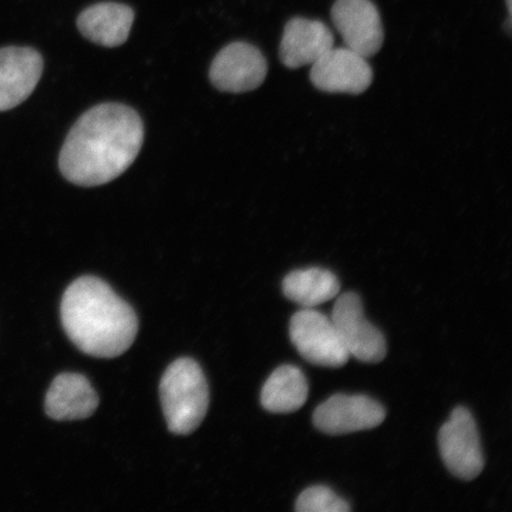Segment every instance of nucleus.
<instances>
[{
	"mask_svg": "<svg viewBox=\"0 0 512 512\" xmlns=\"http://www.w3.org/2000/svg\"><path fill=\"white\" fill-rule=\"evenodd\" d=\"M138 113L120 104L93 107L76 121L61 150L60 170L70 183L98 187L130 168L142 149Z\"/></svg>",
	"mask_w": 512,
	"mask_h": 512,
	"instance_id": "nucleus-1",
	"label": "nucleus"
},
{
	"mask_svg": "<svg viewBox=\"0 0 512 512\" xmlns=\"http://www.w3.org/2000/svg\"><path fill=\"white\" fill-rule=\"evenodd\" d=\"M64 330L76 347L98 358H114L131 348L138 334L136 312L99 278L82 277L64 292Z\"/></svg>",
	"mask_w": 512,
	"mask_h": 512,
	"instance_id": "nucleus-2",
	"label": "nucleus"
},
{
	"mask_svg": "<svg viewBox=\"0 0 512 512\" xmlns=\"http://www.w3.org/2000/svg\"><path fill=\"white\" fill-rule=\"evenodd\" d=\"M160 400L172 433L187 435L202 424L209 407V388L200 366L191 358H179L160 381Z\"/></svg>",
	"mask_w": 512,
	"mask_h": 512,
	"instance_id": "nucleus-3",
	"label": "nucleus"
},
{
	"mask_svg": "<svg viewBox=\"0 0 512 512\" xmlns=\"http://www.w3.org/2000/svg\"><path fill=\"white\" fill-rule=\"evenodd\" d=\"M438 443L441 458L453 476L470 482L484 470L482 444L469 409H453L450 419L440 428Z\"/></svg>",
	"mask_w": 512,
	"mask_h": 512,
	"instance_id": "nucleus-4",
	"label": "nucleus"
},
{
	"mask_svg": "<svg viewBox=\"0 0 512 512\" xmlns=\"http://www.w3.org/2000/svg\"><path fill=\"white\" fill-rule=\"evenodd\" d=\"M291 341L300 356L315 366L341 368L350 355L331 319L315 310L299 311L291 318Z\"/></svg>",
	"mask_w": 512,
	"mask_h": 512,
	"instance_id": "nucleus-5",
	"label": "nucleus"
},
{
	"mask_svg": "<svg viewBox=\"0 0 512 512\" xmlns=\"http://www.w3.org/2000/svg\"><path fill=\"white\" fill-rule=\"evenodd\" d=\"M332 324L350 356L364 363H380L387 356V343L382 332L364 316L362 300L347 292L336 300Z\"/></svg>",
	"mask_w": 512,
	"mask_h": 512,
	"instance_id": "nucleus-6",
	"label": "nucleus"
},
{
	"mask_svg": "<svg viewBox=\"0 0 512 512\" xmlns=\"http://www.w3.org/2000/svg\"><path fill=\"white\" fill-rule=\"evenodd\" d=\"M267 62L261 51L245 42L223 48L210 68V80L221 92L246 93L264 83Z\"/></svg>",
	"mask_w": 512,
	"mask_h": 512,
	"instance_id": "nucleus-7",
	"label": "nucleus"
},
{
	"mask_svg": "<svg viewBox=\"0 0 512 512\" xmlns=\"http://www.w3.org/2000/svg\"><path fill=\"white\" fill-rule=\"evenodd\" d=\"M386 419L381 403L366 395L336 394L316 408L313 424L330 435L373 430Z\"/></svg>",
	"mask_w": 512,
	"mask_h": 512,
	"instance_id": "nucleus-8",
	"label": "nucleus"
},
{
	"mask_svg": "<svg viewBox=\"0 0 512 512\" xmlns=\"http://www.w3.org/2000/svg\"><path fill=\"white\" fill-rule=\"evenodd\" d=\"M367 60L347 47L332 48L312 64L311 82L326 93L362 94L374 79Z\"/></svg>",
	"mask_w": 512,
	"mask_h": 512,
	"instance_id": "nucleus-9",
	"label": "nucleus"
},
{
	"mask_svg": "<svg viewBox=\"0 0 512 512\" xmlns=\"http://www.w3.org/2000/svg\"><path fill=\"white\" fill-rule=\"evenodd\" d=\"M331 16L345 47L366 59L379 53L384 31L379 11L371 0H337Z\"/></svg>",
	"mask_w": 512,
	"mask_h": 512,
	"instance_id": "nucleus-10",
	"label": "nucleus"
},
{
	"mask_svg": "<svg viewBox=\"0 0 512 512\" xmlns=\"http://www.w3.org/2000/svg\"><path fill=\"white\" fill-rule=\"evenodd\" d=\"M43 73V59L35 49H0V112L21 105L35 91Z\"/></svg>",
	"mask_w": 512,
	"mask_h": 512,
	"instance_id": "nucleus-11",
	"label": "nucleus"
},
{
	"mask_svg": "<svg viewBox=\"0 0 512 512\" xmlns=\"http://www.w3.org/2000/svg\"><path fill=\"white\" fill-rule=\"evenodd\" d=\"M335 37L328 25L307 18H293L286 24L280 43V60L287 68L312 66L334 48Z\"/></svg>",
	"mask_w": 512,
	"mask_h": 512,
	"instance_id": "nucleus-12",
	"label": "nucleus"
},
{
	"mask_svg": "<svg viewBox=\"0 0 512 512\" xmlns=\"http://www.w3.org/2000/svg\"><path fill=\"white\" fill-rule=\"evenodd\" d=\"M99 407V396L85 376L66 373L56 377L48 390L46 412L57 421L83 420Z\"/></svg>",
	"mask_w": 512,
	"mask_h": 512,
	"instance_id": "nucleus-13",
	"label": "nucleus"
},
{
	"mask_svg": "<svg viewBox=\"0 0 512 512\" xmlns=\"http://www.w3.org/2000/svg\"><path fill=\"white\" fill-rule=\"evenodd\" d=\"M134 22V11L125 4L99 3L83 10L78 28L83 37L99 46L115 48L127 41Z\"/></svg>",
	"mask_w": 512,
	"mask_h": 512,
	"instance_id": "nucleus-14",
	"label": "nucleus"
},
{
	"mask_svg": "<svg viewBox=\"0 0 512 512\" xmlns=\"http://www.w3.org/2000/svg\"><path fill=\"white\" fill-rule=\"evenodd\" d=\"M309 395L306 377L297 367L275 369L261 392V405L271 413H292L305 405Z\"/></svg>",
	"mask_w": 512,
	"mask_h": 512,
	"instance_id": "nucleus-15",
	"label": "nucleus"
},
{
	"mask_svg": "<svg viewBox=\"0 0 512 512\" xmlns=\"http://www.w3.org/2000/svg\"><path fill=\"white\" fill-rule=\"evenodd\" d=\"M339 290L341 284L336 274L319 267L293 271L287 274L283 283L286 298L306 309L336 298Z\"/></svg>",
	"mask_w": 512,
	"mask_h": 512,
	"instance_id": "nucleus-16",
	"label": "nucleus"
},
{
	"mask_svg": "<svg viewBox=\"0 0 512 512\" xmlns=\"http://www.w3.org/2000/svg\"><path fill=\"white\" fill-rule=\"evenodd\" d=\"M350 505L328 486H311L299 495L296 510L299 512H348Z\"/></svg>",
	"mask_w": 512,
	"mask_h": 512,
	"instance_id": "nucleus-17",
	"label": "nucleus"
},
{
	"mask_svg": "<svg viewBox=\"0 0 512 512\" xmlns=\"http://www.w3.org/2000/svg\"><path fill=\"white\" fill-rule=\"evenodd\" d=\"M507 4H508V9L511 12V0H507Z\"/></svg>",
	"mask_w": 512,
	"mask_h": 512,
	"instance_id": "nucleus-18",
	"label": "nucleus"
}]
</instances>
